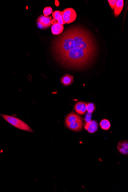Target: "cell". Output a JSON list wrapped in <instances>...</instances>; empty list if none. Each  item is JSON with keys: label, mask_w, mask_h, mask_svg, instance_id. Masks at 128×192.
<instances>
[{"label": "cell", "mask_w": 128, "mask_h": 192, "mask_svg": "<svg viewBox=\"0 0 128 192\" xmlns=\"http://www.w3.org/2000/svg\"><path fill=\"white\" fill-rule=\"evenodd\" d=\"M118 149L122 154L127 155L128 153V143L127 141H123L120 142L118 145Z\"/></svg>", "instance_id": "cell-9"}, {"label": "cell", "mask_w": 128, "mask_h": 192, "mask_svg": "<svg viewBox=\"0 0 128 192\" xmlns=\"http://www.w3.org/2000/svg\"><path fill=\"white\" fill-rule=\"evenodd\" d=\"M73 76L67 74L61 77L60 79L61 82L64 86H67L73 83Z\"/></svg>", "instance_id": "cell-10"}, {"label": "cell", "mask_w": 128, "mask_h": 192, "mask_svg": "<svg viewBox=\"0 0 128 192\" xmlns=\"http://www.w3.org/2000/svg\"><path fill=\"white\" fill-rule=\"evenodd\" d=\"M100 125L103 130L107 131L109 129L110 127V123L109 121L107 119H104L101 122Z\"/></svg>", "instance_id": "cell-13"}, {"label": "cell", "mask_w": 128, "mask_h": 192, "mask_svg": "<svg viewBox=\"0 0 128 192\" xmlns=\"http://www.w3.org/2000/svg\"><path fill=\"white\" fill-rule=\"evenodd\" d=\"M81 117L75 112H72L69 114L66 117L65 119V124H68L76 122L77 120L81 119Z\"/></svg>", "instance_id": "cell-8"}, {"label": "cell", "mask_w": 128, "mask_h": 192, "mask_svg": "<svg viewBox=\"0 0 128 192\" xmlns=\"http://www.w3.org/2000/svg\"><path fill=\"white\" fill-rule=\"evenodd\" d=\"M57 21V23L59 24L60 25H63L66 23L63 19V17L62 16V12H61V15L60 16V17L59 19H58Z\"/></svg>", "instance_id": "cell-19"}, {"label": "cell", "mask_w": 128, "mask_h": 192, "mask_svg": "<svg viewBox=\"0 0 128 192\" xmlns=\"http://www.w3.org/2000/svg\"><path fill=\"white\" fill-rule=\"evenodd\" d=\"M1 115L6 121L15 127L23 131L34 132L33 130L27 124L20 119L5 114H1Z\"/></svg>", "instance_id": "cell-2"}, {"label": "cell", "mask_w": 128, "mask_h": 192, "mask_svg": "<svg viewBox=\"0 0 128 192\" xmlns=\"http://www.w3.org/2000/svg\"><path fill=\"white\" fill-rule=\"evenodd\" d=\"M124 1L123 0H118L115 4L114 10V15L118 17L120 15L124 7Z\"/></svg>", "instance_id": "cell-12"}, {"label": "cell", "mask_w": 128, "mask_h": 192, "mask_svg": "<svg viewBox=\"0 0 128 192\" xmlns=\"http://www.w3.org/2000/svg\"><path fill=\"white\" fill-rule=\"evenodd\" d=\"M98 125L97 122L95 120H91L89 123H86L85 124V128L88 132L93 134L97 131Z\"/></svg>", "instance_id": "cell-6"}, {"label": "cell", "mask_w": 128, "mask_h": 192, "mask_svg": "<svg viewBox=\"0 0 128 192\" xmlns=\"http://www.w3.org/2000/svg\"><path fill=\"white\" fill-rule=\"evenodd\" d=\"M61 15V12L59 10H56L52 14V16H53V17L54 19V20H57L59 19L60 17V16Z\"/></svg>", "instance_id": "cell-16"}, {"label": "cell", "mask_w": 128, "mask_h": 192, "mask_svg": "<svg viewBox=\"0 0 128 192\" xmlns=\"http://www.w3.org/2000/svg\"><path fill=\"white\" fill-rule=\"evenodd\" d=\"M37 22L38 26L43 29L48 28L51 25L56 22L54 20L52 19L51 16H45L44 15L40 16L37 19ZM54 24V23H53Z\"/></svg>", "instance_id": "cell-4"}, {"label": "cell", "mask_w": 128, "mask_h": 192, "mask_svg": "<svg viewBox=\"0 0 128 192\" xmlns=\"http://www.w3.org/2000/svg\"><path fill=\"white\" fill-rule=\"evenodd\" d=\"M109 4L111 7V9L114 10V7L115 4H116L117 1L116 0H114V1H112V0H108V1Z\"/></svg>", "instance_id": "cell-18"}, {"label": "cell", "mask_w": 128, "mask_h": 192, "mask_svg": "<svg viewBox=\"0 0 128 192\" xmlns=\"http://www.w3.org/2000/svg\"><path fill=\"white\" fill-rule=\"evenodd\" d=\"M52 12H53V9L50 7H45L43 10L44 15L45 16H48V15L52 14Z\"/></svg>", "instance_id": "cell-15"}, {"label": "cell", "mask_w": 128, "mask_h": 192, "mask_svg": "<svg viewBox=\"0 0 128 192\" xmlns=\"http://www.w3.org/2000/svg\"><path fill=\"white\" fill-rule=\"evenodd\" d=\"M64 30V27L62 25L59 24L57 23H55L52 25L51 31L52 34L58 35L62 33Z\"/></svg>", "instance_id": "cell-11"}, {"label": "cell", "mask_w": 128, "mask_h": 192, "mask_svg": "<svg viewBox=\"0 0 128 192\" xmlns=\"http://www.w3.org/2000/svg\"><path fill=\"white\" fill-rule=\"evenodd\" d=\"M62 16L65 23L68 24L75 21L76 19L77 14L74 9L69 8L62 12Z\"/></svg>", "instance_id": "cell-3"}, {"label": "cell", "mask_w": 128, "mask_h": 192, "mask_svg": "<svg viewBox=\"0 0 128 192\" xmlns=\"http://www.w3.org/2000/svg\"><path fill=\"white\" fill-rule=\"evenodd\" d=\"M92 115L93 113L88 112L87 113L85 118V120L86 123H89L91 122Z\"/></svg>", "instance_id": "cell-17"}, {"label": "cell", "mask_w": 128, "mask_h": 192, "mask_svg": "<svg viewBox=\"0 0 128 192\" xmlns=\"http://www.w3.org/2000/svg\"><path fill=\"white\" fill-rule=\"evenodd\" d=\"M74 109L80 115H84L87 111L86 104L84 102H79L76 104Z\"/></svg>", "instance_id": "cell-7"}, {"label": "cell", "mask_w": 128, "mask_h": 192, "mask_svg": "<svg viewBox=\"0 0 128 192\" xmlns=\"http://www.w3.org/2000/svg\"><path fill=\"white\" fill-rule=\"evenodd\" d=\"M55 5H56V6H59V2H58L57 1H55Z\"/></svg>", "instance_id": "cell-20"}, {"label": "cell", "mask_w": 128, "mask_h": 192, "mask_svg": "<svg viewBox=\"0 0 128 192\" xmlns=\"http://www.w3.org/2000/svg\"><path fill=\"white\" fill-rule=\"evenodd\" d=\"M83 120L81 118L73 123L66 124V127L69 129L75 131H81L83 128Z\"/></svg>", "instance_id": "cell-5"}, {"label": "cell", "mask_w": 128, "mask_h": 192, "mask_svg": "<svg viewBox=\"0 0 128 192\" xmlns=\"http://www.w3.org/2000/svg\"><path fill=\"white\" fill-rule=\"evenodd\" d=\"M86 110L88 112L93 113L95 110L96 107L95 105L93 103H88L86 104Z\"/></svg>", "instance_id": "cell-14"}, {"label": "cell", "mask_w": 128, "mask_h": 192, "mask_svg": "<svg viewBox=\"0 0 128 192\" xmlns=\"http://www.w3.org/2000/svg\"><path fill=\"white\" fill-rule=\"evenodd\" d=\"M53 51L63 66L80 69L89 66L94 59L97 47L94 38L80 27H72L54 42Z\"/></svg>", "instance_id": "cell-1"}]
</instances>
